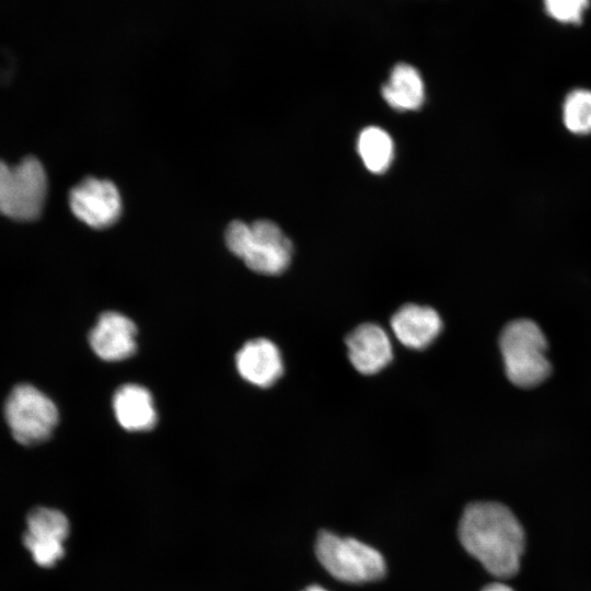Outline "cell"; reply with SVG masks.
Masks as SVG:
<instances>
[{"instance_id":"8","label":"cell","mask_w":591,"mask_h":591,"mask_svg":"<svg viewBox=\"0 0 591 591\" xmlns=\"http://www.w3.org/2000/svg\"><path fill=\"white\" fill-rule=\"evenodd\" d=\"M69 206L79 220L94 229L111 227L121 212L116 186L111 181L96 177H88L70 190Z\"/></svg>"},{"instance_id":"11","label":"cell","mask_w":591,"mask_h":591,"mask_svg":"<svg viewBox=\"0 0 591 591\" xmlns=\"http://www.w3.org/2000/svg\"><path fill=\"white\" fill-rule=\"evenodd\" d=\"M235 366L247 382L268 387L283 373V361L278 347L266 338L248 340L237 351Z\"/></svg>"},{"instance_id":"12","label":"cell","mask_w":591,"mask_h":591,"mask_svg":"<svg viewBox=\"0 0 591 591\" xmlns=\"http://www.w3.org/2000/svg\"><path fill=\"white\" fill-rule=\"evenodd\" d=\"M395 337L406 347L424 349L440 334L442 321L430 306L405 304L391 318Z\"/></svg>"},{"instance_id":"4","label":"cell","mask_w":591,"mask_h":591,"mask_svg":"<svg viewBox=\"0 0 591 591\" xmlns=\"http://www.w3.org/2000/svg\"><path fill=\"white\" fill-rule=\"evenodd\" d=\"M499 345L507 376L513 384L532 387L551 373L545 336L533 321L509 323L501 333Z\"/></svg>"},{"instance_id":"10","label":"cell","mask_w":591,"mask_h":591,"mask_svg":"<svg viewBox=\"0 0 591 591\" xmlns=\"http://www.w3.org/2000/svg\"><path fill=\"white\" fill-rule=\"evenodd\" d=\"M348 358L362 374H374L392 360V344L383 327L374 323L357 326L346 338Z\"/></svg>"},{"instance_id":"18","label":"cell","mask_w":591,"mask_h":591,"mask_svg":"<svg viewBox=\"0 0 591 591\" xmlns=\"http://www.w3.org/2000/svg\"><path fill=\"white\" fill-rule=\"evenodd\" d=\"M482 591H513V589H511L507 584L494 582L486 586Z\"/></svg>"},{"instance_id":"6","label":"cell","mask_w":591,"mask_h":591,"mask_svg":"<svg viewBox=\"0 0 591 591\" xmlns=\"http://www.w3.org/2000/svg\"><path fill=\"white\" fill-rule=\"evenodd\" d=\"M4 419L13 439L26 447L46 441L59 413L53 399L30 383L15 385L4 402Z\"/></svg>"},{"instance_id":"13","label":"cell","mask_w":591,"mask_h":591,"mask_svg":"<svg viewBox=\"0 0 591 591\" xmlns=\"http://www.w3.org/2000/svg\"><path fill=\"white\" fill-rule=\"evenodd\" d=\"M113 409L119 425L128 431H146L154 427L157 412L149 390L139 384H125L113 396Z\"/></svg>"},{"instance_id":"17","label":"cell","mask_w":591,"mask_h":591,"mask_svg":"<svg viewBox=\"0 0 591 591\" xmlns=\"http://www.w3.org/2000/svg\"><path fill=\"white\" fill-rule=\"evenodd\" d=\"M590 0H543L547 14L561 23L581 22Z\"/></svg>"},{"instance_id":"2","label":"cell","mask_w":591,"mask_h":591,"mask_svg":"<svg viewBox=\"0 0 591 591\" xmlns=\"http://www.w3.org/2000/svg\"><path fill=\"white\" fill-rule=\"evenodd\" d=\"M228 248L255 273L281 274L290 264L292 243L281 229L268 220L251 224L231 222L225 231Z\"/></svg>"},{"instance_id":"9","label":"cell","mask_w":591,"mask_h":591,"mask_svg":"<svg viewBox=\"0 0 591 591\" xmlns=\"http://www.w3.org/2000/svg\"><path fill=\"white\" fill-rule=\"evenodd\" d=\"M137 327L130 318L118 312L103 313L89 335L92 350L105 361H119L132 356L137 349Z\"/></svg>"},{"instance_id":"14","label":"cell","mask_w":591,"mask_h":591,"mask_svg":"<svg viewBox=\"0 0 591 591\" xmlns=\"http://www.w3.org/2000/svg\"><path fill=\"white\" fill-rule=\"evenodd\" d=\"M382 96L394 109H418L425 100V85L420 73L408 63H397L382 86Z\"/></svg>"},{"instance_id":"16","label":"cell","mask_w":591,"mask_h":591,"mask_svg":"<svg viewBox=\"0 0 591 591\" xmlns=\"http://www.w3.org/2000/svg\"><path fill=\"white\" fill-rule=\"evenodd\" d=\"M564 124L577 135L591 132V91L577 89L571 91L564 102Z\"/></svg>"},{"instance_id":"19","label":"cell","mask_w":591,"mask_h":591,"mask_svg":"<svg viewBox=\"0 0 591 591\" xmlns=\"http://www.w3.org/2000/svg\"><path fill=\"white\" fill-rule=\"evenodd\" d=\"M302 591H328V590H326L325 588H323L321 586L312 584V586H309L308 588H305Z\"/></svg>"},{"instance_id":"7","label":"cell","mask_w":591,"mask_h":591,"mask_svg":"<svg viewBox=\"0 0 591 591\" xmlns=\"http://www.w3.org/2000/svg\"><path fill=\"white\" fill-rule=\"evenodd\" d=\"M70 532L67 515L55 508L36 507L26 517L23 544L33 560L50 568L65 556V543Z\"/></svg>"},{"instance_id":"3","label":"cell","mask_w":591,"mask_h":591,"mask_svg":"<svg viewBox=\"0 0 591 591\" xmlns=\"http://www.w3.org/2000/svg\"><path fill=\"white\" fill-rule=\"evenodd\" d=\"M315 555L324 569L343 582H372L386 573L385 559L378 549L357 538L331 531L318 533Z\"/></svg>"},{"instance_id":"15","label":"cell","mask_w":591,"mask_h":591,"mask_svg":"<svg viewBox=\"0 0 591 591\" xmlns=\"http://www.w3.org/2000/svg\"><path fill=\"white\" fill-rule=\"evenodd\" d=\"M358 151L370 172L383 173L393 159V141L386 131L370 126L363 129L359 136Z\"/></svg>"},{"instance_id":"1","label":"cell","mask_w":591,"mask_h":591,"mask_svg":"<svg viewBox=\"0 0 591 591\" xmlns=\"http://www.w3.org/2000/svg\"><path fill=\"white\" fill-rule=\"evenodd\" d=\"M459 538L468 554L498 578L517 573L524 548L523 529L498 502L470 503L459 523Z\"/></svg>"},{"instance_id":"5","label":"cell","mask_w":591,"mask_h":591,"mask_svg":"<svg viewBox=\"0 0 591 591\" xmlns=\"http://www.w3.org/2000/svg\"><path fill=\"white\" fill-rule=\"evenodd\" d=\"M47 176L39 160L26 157L16 165L0 161V213L18 221L39 217L47 196Z\"/></svg>"}]
</instances>
